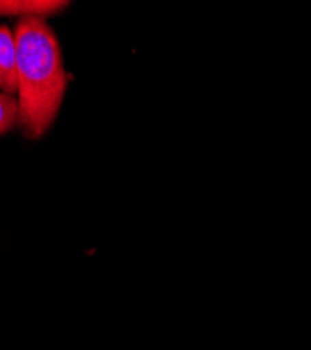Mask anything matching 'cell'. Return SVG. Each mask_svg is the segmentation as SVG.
<instances>
[{"label":"cell","mask_w":311,"mask_h":350,"mask_svg":"<svg viewBox=\"0 0 311 350\" xmlns=\"http://www.w3.org/2000/svg\"><path fill=\"white\" fill-rule=\"evenodd\" d=\"M17 51L18 125L28 139H41L62 107L68 75L61 45L42 18H20L14 25Z\"/></svg>","instance_id":"obj_1"},{"label":"cell","mask_w":311,"mask_h":350,"mask_svg":"<svg viewBox=\"0 0 311 350\" xmlns=\"http://www.w3.org/2000/svg\"><path fill=\"white\" fill-rule=\"evenodd\" d=\"M68 5L62 0H0V17L45 20L62 13Z\"/></svg>","instance_id":"obj_2"},{"label":"cell","mask_w":311,"mask_h":350,"mask_svg":"<svg viewBox=\"0 0 311 350\" xmlns=\"http://www.w3.org/2000/svg\"><path fill=\"white\" fill-rule=\"evenodd\" d=\"M0 90L17 94V51L14 33L9 25H0Z\"/></svg>","instance_id":"obj_3"},{"label":"cell","mask_w":311,"mask_h":350,"mask_svg":"<svg viewBox=\"0 0 311 350\" xmlns=\"http://www.w3.org/2000/svg\"><path fill=\"white\" fill-rule=\"evenodd\" d=\"M18 100L14 96L0 92V136L13 131L18 124Z\"/></svg>","instance_id":"obj_4"}]
</instances>
